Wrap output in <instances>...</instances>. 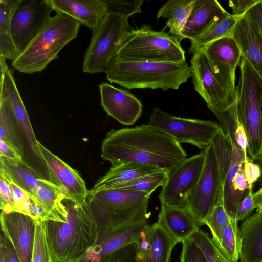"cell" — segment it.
I'll return each instance as SVG.
<instances>
[{
    "label": "cell",
    "mask_w": 262,
    "mask_h": 262,
    "mask_svg": "<svg viewBox=\"0 0 262 262\" xmlns=\"http://www.w3.org/2000/svg\"><path fill=\"white\" fill-rule=\"evenodd\" d=\"M181 144L149 124L112 129L103 140L101 157L112 166L136 162L170 171L187 158Z\"/></svg>",
    "instance_id": "obj_1"
},
{
    "label": "cell",
    "mask_w": 262,
    "mask_h": 262,
    "mask_svg": "<svg viewBox=\"0 0 262 262\" xmlns=\"http://www.w3.org/2000/svg\"><path fill=\"white\" fill-rule=\"evenodd\" d=\"M65 222L45 221L48 245L53 262L81 261L97 241V222L87 205L81 206L66 197Z\"/></svg>",
    "instance_id": "obj_2"
},
{
    "label": "cell",
    "mask_w": 262,
    "mask_h": 262,
    "mask_svg": "<svg viewBox=\"0 0 262 262\" xmlns=\"http://www.w3.org/2000/svg\"><path fill=\"white\" fill-rule=\"evenodd\" d=\"M107 79L128 89H178L191 77L187 62L178 63L125 62L114 56L106 72Z\"/></svg>",
    "instance_id": "obj_3"
},
{
    "label": "cell",
    "mask_w": 262,
    "mask_h": 262,
    "mask_svg": "<svg viewBox=\"0 0 262 262\" xmlns=\"http://www.w3.org/2000/svg\"><path fill=\"white\" fill-rule=\"evenodd\" d=\"M81 24L66 14L56 13L12 61V67L26 74L42 71L58 57L59 52L66 45L77 37Z\"/></svg>",
    "instance_id": "obj_4"
},
{
    "label": "cell",
    "mask_w": 262,
    "mask_h": 262,
    "mask_svg": "<svg viewBox=\"0 0 262 262\" xmlns=\"http://www.w3.org/2000/svg\"><path fill=\"white\" fill-rule=\"evenodd\" d=\"M150 196L141 191L110 189L88 193L86 203L98 227L116 229L147 221Z\"/></svg>",
    "instance_id": "obj_5"
},
{
    "label": "cell",
    "mask_w": 262,
    "mask_h": 262,
    "mask_svg": "<svg viewBox=\"0 0 262 262\" xmlns=\"http://www.w3.org/2000/svg\"><path fill=\"white\" fill-rule=\"evenodd\" d=\"M114 56L125 62L178 63L185 61L180 42L163 31L144 23L124 35Z\"/></svg>",
    "instance_id": "obj_6"
},
{
    "label": "cell",
    "mask_w": 262,
    "mask_h": 262,
    "mask_svg": "<svg viewBox=\"0 0 262 262\" xmlns=\"http://www.w3.org/2000/svg\"><path fill=\"white\" fill-rule=\"evenodd\" d=\"M190 63L194 88L210 110H224L236 102L235 72L210 60L202 50L193 54Z\"/></svg>",
    "instance_id": "obj_7"
},
{
    "label": "cell",
    "mask_w": 262,
    "mask_h": 262,
    "mask_svg": "<svg viewBox=\"0 0 262 262\" xmlns=\"http://www.w3.org/2000/svg\"><path fill=\"white\" fill-rule=\"evenodd\" d=\"M0 69V97L8 101L18 121L22 147V161L41 179L62 189L43 156L13 75L5 60L1 61Z\"/></svg>",
    "instance_id": "obj_8"
},
{
    "label": "cell",
    "mask_w": 262,
    "mask_h": 262,
    "mask_svg": "<svg viewBox=\"0 0 262 262\" xmlns=\"http://www.w3.org/2000/svg\"><path fill=\"white\" fill-rule=\"evenodd\" d=\"M236 86V111L238 121L248 139V155L254 161L262 141V81L242 56Z\"/></svg>",
    "instance_id": "obj_9"
},
{
    "label": "cell",
    "mask_w": 262,
    "mask_h": 262,
    "mask_svg": "<svg viewBox=\"0 0 262 262\" xmlns=\"http://www.w3.org/2000/svg\"><path fill=\"white\" fill-rule=\"evenodd\" d=\"M130 26L128 19L108 12L93 31L84 57L82 69L90 74L106 73L108 63L114 56Z\"/></svg>",
    "instance_id": "obj_10"
},
{
    "label": "cell",
    "mask_w": 262,
    "mask_h": 262,
    "mask_svg": "<svg viewBox=\"0 0 262 262\" xmlns=\"http://www.w3.org/2000/svg\"><path fill=\"white\" fill-rule=\"evenodd\" d=\"M148 124L166 133L178 143L191 144L201 151L208 147L221 128L215 121L177 117L157 107L150 114Z\"/></svg>",
    "instance_id": "obj_11"
},
{
    "label": "cell",
    "mask_w": 262,
    "mask_h": 262,
    "mask_svg": "<svg viewBox=\"0 0 262 262\" xmlns=\"http://www.w3.org/2000/svg\"><path fill=\"white\" fill-rule=\"evenodd\" d=\"M220 202H223L218 166L211 144L205 150L204 166L200 179L186 198L188 210L199 226Z\"/></svg>",
    "instance_id": "obj_12"
},
{
    "label": "cell",
    "mask_w": 262,
    "mask_h": 262,
    "mask_svg": "<svg viewBox=\"0 0 262 262\" xmlns=\"http://www.w3.org/2000/svg\"><path fill=\"white\" fill-rule=\"evenodd\" d=\"M205 150L186 158L169 172L167 179L162 186L159 195L160 202L188 209L186 198L201 176L205 161Z\"/></svg>",
    "instance_id": "obj_13"
},
{
    "label": "cell",
    "mask_w": 262,
    "mask_h": 262,
    "mask_svg": "<svg viewBox=\"0 0 262 262\" xmlns=\"http://www.w3.org/2000/svg\"><path fill=\"white\" fill-rule=\"evenodd\" d=\"M53 10L49 0H22L11 19L12 37L20 54L51 17Z\"/></svg>",
    "instance_id": "obj_14"
},
{
    "label": "cell",
    "mask_w": 262,
    "mask_h": 262,
    "mask_svg": "<svg viewBox=\"0 0 262 262\" xmlns=\"http://www.w3.org/2000/svg\"><path fill=\"white\" fill-rule=\"evenodd\" d=\"M101 105L107 114L124 125H132L141 117L142 104L129 91L103 82L99 85Z\"/></svg>",
    "instance_id": "obj_15"
},
{
    "label": "cell",
    "mask_w": 262,
    "mask_h": 262,
    "mask_svg": "<svg viewBox=\"0 0 262 262\" xmlns=\"http://www.w3.org/2000/svg\"><path fill=\"white\" fill-rule=\"evenodd\" d=\"M1 230L14 247L20 262H31L36 220L25 214L1 211Z\"/></svg>",
    "instance_id": "obj_16"
},
{
    "label": "cell",
    "mask_w": 262,
    "mask_h": 262,
    "mask_svg": "<svg viewBox=\"0 0 262 262\" xmlns=\"http://www.w3.org/2000/svg\"><path fill=\"white\" fill-rule=\"evenodd\" d=\"M147 225V221H145L116 229H98L97 242L81 261L99 262L105 255L136 242Z\"/></svg>",
    "instance_id": "obj_17"
},
{
    "label": "cell",
    "mask_w": 262,
    "mask_h": 262,
    "mask_svg": "<svg viewBox=\"0 0 262 262\" xmlns=\"http://www.w3.org/2000/svg\"><path fill=\"white\" fill-rule=\"evenodd\" d=\"M136 242L138 262H170L178 243L158 222L148 225Z\"/></svg>",
    "instance_id": "obj_18"
},
{
    "label": "cell",
    "mask_w": 262,
    "mask_h": 262,
    "mask_svg": "<svg viewBox=\"0 0 262 262\" xmlns=\"http://www.w3.org/2000/svg\"><path fill=\"white\" fill-rule=\"evenodd\" d=\"M247 157L246 152L233 148L232 162L222 188L223 205L233 219L238 205L254 188L249 185L244 173V164Z\"/></svg>",
    "instance_id": "obj_19"
},
{
    "label": "cell",
    "mask_w": 262,
    "mask_h": 262,
    "mask_svg": "<svg viewBox=\"0 0 262 262\" xmlns=\"http://www.w3.org/2000/svg\"><path fill=\"white\" fill-rule=\"evenodd\" d=\"M38 144L50 170L61 185L66 197L81 206L85 205L88 190L85 181L78 172L39 141Z\"/></svg>",
    "instance_id": "obj_20"
},
{
    "label": "cell",
    "mask_w": 262,
    "mask_h": 262,
    "mask_svg": "<svg viewBox=\"0 0 262 262\" xmlns=\"http://www.w3.org/2000/svg\"><path fill=\"white\" fill-rule=\"evenodd\" d=\"M231 36L244 57L262 81V36L246 14L241 16Z\"/></svg>",
    "instance_id": "obj_21"
},
{
    "label": "cell",
    "mask_w": 262,
    "mask_h": 262,
    "mask_svg": "<svg viewBox=\"0 0 262 262\" xmlns=\"http://www.w3.org/2000/svg\"><path fill=\"white\" fill-rule=\"evenodd\" d=\"M54 10L66 14L93 31L107 13L103 0H49Z\"/></svg>",
    "instance_id": "obj_22"
},
{
    "label": "cell",
    "mask_w": 262,
    "mask_h": 262,
    "mask_svg": "<svg viewBox=\"0 0 262 262\" xmlns=\"http://www.w3.org/2000/svg\"><path fill=\"white\" fill-rule=\"evenodd\" d=\"M178 243L190 238L200 227L190 211L161 202L157 222Z\"/></svg>",
    "instance_id": "obj_23"
},
{
    "label": "cell",
    "mask_w": 262,
    "mask_h": 262,
    "mask_svg": "<svg viewBox=\"0 0 262 262\" xmlns=\"http://www.w3.org/2000/svg\"><path fill=\"white\" fill-rule=\"evenodd\" d=\"M239 238V262H262V210L242 222Z\"/></svg>",
    "instance_id": "obj_24"
},
{
    "label": "cell",
    "mask_w": 262,
    "mask_h": 262,
    "mask_svg": "<svg viewBox=\"0 0 262 262\" xmlns=\"http://www.w3.org/2000/svg\"><path fill=\"white\" fill-rule=\"evenodd\" d=\"M229 14L216 0H196L182 31L183 40L195 39L215 19Z\"/></svg>",
    "instance_id": "obj_25"
},
{
    "label": "cell",
    "mask_w": 262,
    "mask_h": 262,
    "mask_svg": "<svg viewBox=\"0 0 262 262\" xmlns=\"http://www.w3.org/2000/svg\"><path fill=\"white\" fill-rule=\"evenodd\" d=\"M160 169L156 166L136 162H122L112 166L105 175L88 190L89 193L117 189L120 186L141 176L152 173Z\"/></svg>",
    "instance_id": "obj_26"
},
{
    "label": "cell",
    "mask_w": 262,
    "mask_h": 262,
    "mask_svg": "<svg viewBox=\"0 0 262 262\" xmlns=\"http://www.w3.org/2000/svg\"><path fill=\"white\" fill-rule=\"evenodd\" d=\"M0 171H2L9 181L35 199L37 190L44 181L22 160H14L1 156Z\"/></svg>",
    "instance_id": "obj_27"
},
{
    "label": "cell",
    "mask_w": 262,
    "mask_h": 262,
    "mask_svg": "<svg viewBox=\"0 0 262 262\" xmlns=\"http://www.w3.org/2000/svg\"><path fill=\"white\" fill-rule=\"evenodd\" d=\"M65 196L61 188L46 180L43 181L37 190L35 198L43 212V221L66 222L68 213L62 203V200Z\"/></svg>",
    "instance_id": "obj_28"
},
{
    "label": "cell",
    "mask_w": 262,
    "mask_h": 262,
    "mask_svg": "<svg viewBox=\"0 0 262 262\" xmlns=\"http://www.w3.org/2000/svg\"><path fill=\"white\" fill-rule=\"evenodd\" d=\"M196 0H169L159 10L158 18L168 20L166 26L169 29V34L179 42L183 40L182 31L192 10Z\"/></svg>",
    "instance_id": "obj_29"
},
{
    "label": "cell",
    "mask_w": 262,
    "mask_h": 262,
    "mask_svg": "<svg viewBox=\"0 0 262 262\" xmlns=\"http://www.w3.org/2000/svg\"><path fill=\"white\" fill-rule=\"evenodd\" d=\"M22 0L0 1V56L12 61L20 55L13 41L11 30L13 15Z\"/></svg>",
    "instance_id": "obj_30"
},
{
    "label": "cell",
    "mask_w": 262,
    "mask_h": 262,
    "mask_svg": "<svg viewBox=\"0 0 262 262\" xmlns=\"http://www.w3.org/2000/svg\"><path fill=\"white\" fill-rule=\"evenodd\" d=\"M201 50L210 60L224 65L235 73L242 54L238 45L231 35L215 40Z\"/></svg>",
    "instance_id": "obj_31"
},
{
    "label": "cell",
    "mask_w": 262,
    "mask_h": 262,
    "mask_svg": "<svg viewBox=\"0 0 262 262\" xmlns=\"http://www.w3.org/2000/svg\"><path fill=\"white\" fill-rule=\"evenodd\" d=\"M241 16L229 14L215 19L195 39L190 41L188 52L194 54L211 42L231 35L232 31Z\"/></svg>",
    "instance_id": "obj_32"
},
{
    "label": "cell",
    "mask_w": 262,
    "mask_h": 262,
    "mask_svg": "<svg viewBox=\"0 0 262 262\" xmlns=\"http://www.w3.org/2000/svg\"><path fill=\"white\" fill-rule=\"evenodd\" d=\"M0 140L22 157L19 124L10 104L2 97H0Z\"/></svg>",
    "instance_id": "obj_33"
},
{
    "label": "cell",
    "mask_w": 262,
    "mask_h": 262,
    "mask_svg": "<svg viewBox=\"0 0 262 262\" xmlns=\"http://www.w3.org/2000/svg\"><path fill=\"white\" fill-rule=\"evenodd\" d=\"M212 241L224 257L229 262L239 261V227L238 222L231 219Z\"/></svg>",
    "instance_id": "obj_34"
},
{
    "label": "cell",
    "mask_w": 262,
    "mask_h": 262,
    "mask_svg": "<svg viewBox=\"0 0 262 262\" xmlns=\"http://www.w3.org/2000/svg\"><path fill=\"white\" fill-rule=\"evenodd\" d=\"M215 156L222 188L230 168L233 155V144L221 128L211 141Z\"/></svg>",
    "instance_id": "obj_35"
},
{
    "label": "cell",
    "mask_w": 262,
    "mask_h": 262,
    "mask_svg": "<svg viewBox=\"0 0 262 262\" xmlns=\"http://www.w3.org/2000/svg\"><path fill=\"white\" fill-rule=\"evenodd\" d=\"M14 201V212L43 221L44 213L36 199L12 182H10Z\"/></svg>",
    "instance_id": "obj_36"
},
{
    "label": "cell",
    "mask_w": 262,
    "mask_h": 262,
    "mask_svg": "<svg viewBox=\"0 0 262 262\" xmlns=\"http://www.w3.org/2000/svg\"><path fill=\"white\" fill-rule=\"evenodd\" d=\"M169 172L166 170L160 169L128 182L117 189L141 191L151 195L158 187L165 184Z\"/></svg>",
    "instance_id": "obj_37"
},
{
    "label": "cell",
    "mask_w": 262,
    "mask_h": 262,
    "mask_svg": "<svg viewBox=\"0 0 262 262\" xmlns=\"http://www.w3.org/2000/svg\"><path fill=\"white\" fill-rule=\"evenodd\" d=\"M31 262H53L47 239L45 221H36Z\"/></svg>",
    "instance_id": "obj_38"
},
{
    "label": "cell",
    "mask_w": 262,
    "mask_h": 262,
    "mask_svg": "<svg viewBox=\"0 0 262 262\" xmlns=\"http://www.w3.org/2000/svg\"><path fill=\"white\" fill-rule=\"evenodd\" d=\"M191 238L201 250L206 262H229L204 230L198 228Z\"/></svg>",
    "instance_id": "obj_39"
},
{
    "label": "cell",
    "mask_w": 262,
    "mask_h": 262,
    "mask_svg": "<svg viewBox=\"0 0 262 262\" xmlns=\"http://www.w3.org/2000/svg\"><path fill=\"white\" fill-rule=\"evenodd\" d=\"M106 5L107 13L118 14L128 19L133 14L141 13L143 0H103Z\"/></svg>",
    "instance_id": "obj_40"
},
{
    "label": "cell",
    "mask_w": 262,
    "mask_h": 262,
    "mask_svg": "<svg viewBox=\"0 0 262 262\" xmlns=\"http://www.w3.org/2000/svg\"><path fill=\"white\" fill-rule=\"evenodd\" d=\"M231 219L223 202L219 203L207 217L205 224L209 228L212 238L216 237Z\"/></svg>",
    "instance_id": "obj_41"
},
{
    "label": "cell",
    "mask_w": 262,
    "mask_h": 262,
    "mask_svg": "<svg viewBox=\"0 0 262 262\" xmlns=\"http://www.w3.org/2000/svg\"><path fill=\"white\" fill-rule=\"evenodd\" d=\"M99 262H138L136 242L105 255Z\"/></svg>",
    "instance_id": "obj_42"
},
{
    "label": "cell",
    "mask_w": 262,
    "mask_h": 262,
    "mask_svg": "<svg viewBox=\"0 0 262 262\" xmlns=\"http://www.w3.org/2000/svg\"><path fill=\"white\" fill-rule=\"evenodd\" d=\"M10 182L7 177L0 171L1 209L6 213L14 212V201Z\"/></svg>",
    "instance_id": "obj_43"
},
{
    "label": "cell",
    "mask_w": 262,
    "mask_h": 262,
    "mask_svg": "<svg viewBox=\"0 0 262 262\" xmlns=\"http://www.w3.org/2000/svg\"><path fill=\"white\" fill-rule=\"evenodd\" d=\"M180 262H206L201 250L191 237L182 243Z\"/></svg>",
    "instance_id": "obj_44"
},
{
    "label": "cell",
    "mask_w": 262,
    "mask_h": 262,
    "mask_svg": "<svg viewBox=\"0 0 262 262\" xmlns=\"http://www.w3.org/2000/svg\"><path fill=\"white\" fill-rule=\"evenodd\" d=\"M253 190L251 191L238 205L234 217L238 222L244 221L253 214L255 209L253 199Z\"/></svg>",
    "instance_id": "obj_45"
},
{
    "label": "cell",
    "mask_w": 262,
    "mask_h": 262,
    "mask_svg": "<svg viewBox=\"0 0 262 262\" xmlns=\"http://www.w3.org/2000/svg\"><path fill=\"white\" fill-rule=\"evenodd\" d=\"M244 173L249 185L254 188L260 178L261 170L258 165L249 157L244 162Z\"/></svg>",
    "instance_id": "obj_46"
},
{
    "label": "cell",
    "mask_w": 262,
    "mask_h": 262,
    "mask_svg": "<svg viewBox=\"0 0 262 262\" xmlns=\"http://www.w3.org/2000/svg\"><path fill=\"white\" fill-rule=\"evenodd\" d=\"M260 0L229 1V6L231 8L233 15L242 16Z\"/></svg>",
    "instance_id": "obj_47"
},
{
    "label": "cell",
    "mask_w": 262,
    "mask_h": 262,
    "mask_svg": "<svg viewBox=\"0 0 262 262\" xmlns=\"http://www.w3.org/2000/svg\"><path fill=\"white\" fill-rule=\"evenodd\" d=\"M0 245L3 247L4 262H20L18 255L11 242L2 232Z\"/></svg>",
    "instance_id": "obj_48"
},
{
    "label": "cell",
    "mask_w": 262,
    "mask_h": 262,
    "mask_svg": "<svg viewBox=\"0 0 262 262\" xmlns=\"http://www.w3.org/2000/svg\"><path fill=\"white\" fill-rule=\"evenodd\" d=\"M246 14L262 36V0L251 8Z\"/></svg>",
    "instance_id": "obj_49"
},
{
    "label": "cell",
    "mask_w": 262,
    "mask_h": 262,
    "mask_svg": "<svg viewBox=\"0 0 262 262\" xmlns=\"http://www.w3.org/2000/svg\"><path fill=\"white\" fill-rule=\"evenodd\" d=\"M0 156L14 160H22L15 150L6 142L0 140Z\"/></svg>",
    "instance_id": "obj_50"
},
{
    "label": "cell",
    "mask_w": 262,
    "mask_h": 262,
    "mask_svg": "<svg viewBox=\"0 0 262 262\" xmlns=\"http://www.w3.org/2000/svg\"><path fill=\"white\" fill-rule=\"evenodd\" d=\"M256 211L262 210V187L253 193Z\"/></svg>",
    "instance_id": "obj_51"
},
{
    "label": "cell",
    "mask_w": 262,
    "mask_h": 262,
    "mask_svg": "<svg viewBox=\"0 0 262 262\" xmlns=\"http://www.w3.org/2000/svg\"><path fill=\"white\" fill-rule=\"evenodd\" d=\"M254 161L258 165L260 168V176L256 183L258 184L260 187H262V155L258 157Z\"/></svg>",
    "instance_id": "obj_52"
},
{
    "label": "cell",
    "mask_w": 262,
    "mask_h": 262,
    "mask_svg": "<svg viewBox=\"0 0 262 262\" xmlns=\"http://www.w3.org/2000/svg\"><path fill=\"white\" fill-rule=\"evenodd\" d=\"M262 155V141H261V147H260V151H259V152L258 154V157L260 156H261Z\"/></svg>",
    "instance_id": "obj_53"
},
{
    "label": "cell",
    "mask_w": 262,
    "mask_h": 262,
    "mask_svg": "<svg viewBox=\"0 0 262 262\" xmlns=\"http://www.w3.org/2000/svg\"><path fill=\"white\" fill-rule=\"evenodd\" d=\"M75 262H82V261H75Z\"/></svg>",
    "instance_id": "obj_54"
}]
</instances>
